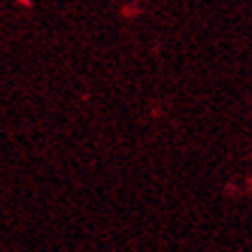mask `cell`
<instances>
[{"instance_id":"6da1fadb","label":"cell","mask_w":252,"mask_h":252,"mask_svg":"<svg viewBox=\"0 0 252 252\" xmlns=\"http://www.w3.org/2000/svg\"><path fill=\"white\" fill-rule=\"evenodd\" d=\"M21 2H23V5H31V2H32V0H21Z\"/></svg>"}]
</instances>
